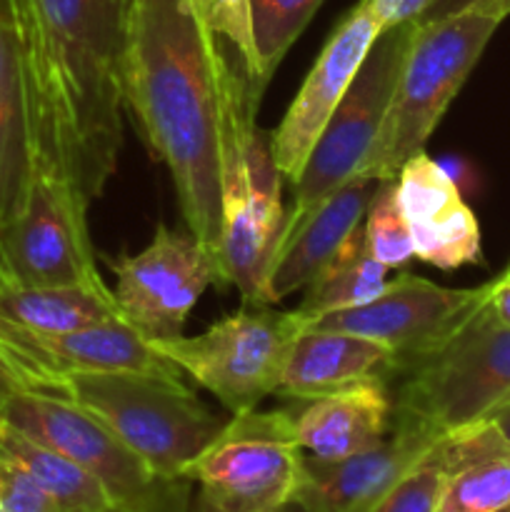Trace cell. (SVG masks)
I'll list each match as a JSON object with an SVG mask.
<instances>
[{"label": "cell", "mask_w": 510, "mask_h": 512, "mask_svg": "<svg viewBox=\"0 0 510 512\" xmlns=\"http://www.w3.org/2000/svg\"><path fill=\"white\" fill-rule=\"evenodd\" d=\"M58 393L95 415L168 483H188L183 480L185 468L230 420L215 415L183 380L70 373L60 378Z\"/></svg>", "instance_id": "5b68a950"}, {"label": "cell", "mask_w": 510, "mask_h": 512, "mask_svg": "<svg viewBox=\"0 0 510 512\" xmlns=\"http://www.w3.org/2000/svg\"><path fill=\"white\" fill-rule=\"evenodd\" d=\"M120 318L148 340L183 335L190 310L208 290L223 285L220 263L193 233L160 223L140 253L113 263Z\"/></svg>", "instance_id": "7c38bea8"}, {"label": "cell", "mask_w": 510, "mask_h": 512, "mask_svg": "<svg viewBox=\"0 0 510 512\" xmlns=\"http://www.w3.org/2000/svg\"><path fill=\"white\" fill-rule=\"evenodd\" d=\"M18 390H30L28 380H25L23 375L8 363V360L0 358V413H3L5 400H8L13 393H18Z\"/></svg>", "instance_id": "1f68e13d"}, {"label": "cell", "mask_w": 510, "mask_h": 512, "mask_svg": "<svg viewBox=\"0 0 510 512\" xmlns=\"http://www.w3.org/2000/svg\"><path fill=\"white\" fill-rule=\"evenodd\" d=\"M398 195L415 258L438 270L483 263L478 218L453 175L425 150L398 170Z\"/></svg>", "instance_id": "2e32d148"}, {"label": "cell", "mask_w": 510, "mask_h": 512, "mask_svg": "<svg viewBox=\"0 0 510 512\" xmlns=\"http://www.w3.org/2000/svg\"><path fill=\"white\" fill-rule=\"evenodd\" d=\"M278 512H310V508L305 503H300L298 498H293V500H290V503H285Z\"/></svg>", "instance_id": "e575fe53"}, {"label": "cell", "mask_w": 510, "mask_h": 512, "mask_svg": "<svg viewBox=\"0 0 510 512\" xmlns=\"http://www.w3.org/2000/svg\"><path fill=\"white\" fill-rule=\"evenodd\" d=\"M485 310L503 328H510V265L495 280L485 283Z\"/></svg>", "instance_id": "4dcf8cb0"}, {"label": "cell", "mask_w": 510, "mask_h": 512, "mask_svg": "<svg viewBox=\"0 0 510 512\" xmlns=\"http://www.w3.org/2000/svg\"><path fill=\"white\" fill-rule=\"evenodd\" d=\"M440 435L433 425L395 410L393 430L373 448L338 463L303 458L295 498L308 505L310 512H370L425 458Z\"/></svg>", "instance_id": "9a60e30c"}, {"label": "cell", "mask_w": 510, "mask_h": 512, "mask_svg": "<svg viewBox=\"0 0 510 512\" xmlns=\"http://www.w3.org/2000/svg\"><path fill=\"white\" fill-rule=\"evenodd\" d=\"M395 410L440 433L488 420L510 400V328L495 323L485 298L425 355L390 368Z\"/></svg>", "instance_id": "8992f818"}, {"label": "cell", "mask_w": 510, "mask_h": 512, "mask_svg": "<svg viewBox=\"0 0 510 512\" xmlns=\"http://www.w3.org/2000/svg\"><path fill=\"white\" fill-rule=\"evenodd\" d=\"M493 512H510V505H505V508H498V510H493Z\"/></svg>", "instance_id": "74e56055"}, {"label": "cell", "mask_w": 510, "mask_h": 512, "mask_svg": "<svg viewBox=\"0 0 510 512\" xmlns=\"http://www.w3.org/2000/svg\"><path fill=\"white\" fill-rule=\"evenodd\" d=\"M468 8H485L505 20L510 15V0H433V3H430V8L425 10L423 18H420L418 23L448 18V15H455V13H460V10H468Z\"/></svg>", "instance_id": "f546056e"}, {"label": "cell", "mask_w": 510, "mask_h": 512, "mask_svg": "<svg viewBox=\"0 0 510 512\" xmlns=\"http://www.w3.org/2000/svg\"><path fill=\"white\" fill-rule=\"evenodd\" d=\"M485 298V285L455 290L435 285L413 273H400L385 283L380 295L358 308L328 313L305 328L338 330L388 345L395 363L425 355L443 343Z\"/></svg>", "instance_id": "4fadbf2b"}, {"label": "cell", "mask_w": 510, "mask_h": 512, "mask_svg": "<svg viewBox=\"0 0 510 512\" xmlns=\"http://www.w3.org/2000/svg\"><path fill=\"white\" fill-rule=\"evenodd\" d=\"M220 55L223 43L205 25L198 0H128L123 105L153 158L168 165L188 230L218 263Z\"/></svg>", "instance_id": "7a4b0ae2"}, {"label": "cell", "mask_w": 510, "mask_h": 512, "mask_svg": "<svg viewBox=\"0 0 510 512\" xmlns=\"http://www.w3.org/2000/svg\"><path fill=\"white\" fill-rule=\"evenodd\" d=\"M500 23L503 18L485 8L413 23L383 128L358 175L398 178L405 160L423 153Z\"/></svg>", "instance_id": "277c9868"}, {"label": "cell", "mask_w": 510, "mask_h": 512, "mask_svg": "<svg viewBox=\"0 0 510 512\" xmlns=\"http://www.w3.org/2000/svg\"><path fill=\"white\" fill-rule=\"evenodd\" d=\"M200 15L210 33L235 50L238 65L253 88L263 95L265 80L263 68H260L258 40H255V18L253 3L250 0H198Z\"/></svg>", "instance_id": "4316f807"}, {"label": "cell", "mask_w": 510, "mask_h": 512, "mask_svg": "<svg viewBox=\"0 0 510 512\" xmlns=\"http://www.w3.org/2000/svg\"><path fill=\"white\" fill-rule=\"evenodd\" d=\"M260 93L228 45L218 63L220 143V268L223 283L238 288L248 308L270 305L268 278L285 235L280 175L270 135L258 128Z\"/></svg>", "instance_id": "3957f363"}, {"label": "cell", "mask_w": 510, "mask_h": 512, "mask_svg": "<svg viewBox=\"0 0 510 512\" xmlns=\"http://www.w3.org/2000/svg\"><path fill=\"white\" fill-rule=\"evenodd\" d=\"M85 215L88 208L63 180L33 173L20 213L0 225V250L10 283L25 288H103Z\"/></svg>", "instance_id": "8fae6325"}, {"label": "cell", "mask_w": 510, "mask_h": 512, "mask_svg": "<svg viewBox=\"0 0 510 512\" xmlns=\"http://www.w3.org/2000/svg\"><path fill=\"white\" fill-rule=\"evenodd\" d=\"M445 480H448V468L433 445L425 458L410 468L370 512H435Z\"/></svg>", "instance_id": "83f0119b"}, {"label": "cell", "mask_w": 510, "mask_h": 512, "mask_svg": "<svg viewBox=\"0 0 510 512\" xmlns=\"http://www.w3.org/2000/svg\"><path fill=\"white\" fill-rule=\"evenodd\" d=\"M305 323L295 310L248 308L195 338L150 340L165 360L213 393L230 415L248 413L278 393L285 363Z\"/></svg>", "instance_id": "52a82bcc"}, {"label": "cell", "mask_w": 510, "mask_h": 512, "mask_svg": "<svg viewBox=\"0 0 510 512\" xmlns=\"http://www.w3.org/2000/svg\"><path fill=\"white\" fill-rule=\"evenodd\" d=\"M190 512H218L213 508V505L208 503V500L203 498V495H195V500H193V508H190Z\"/></svg>", "instance_id": "836d02e7"}, {"label": "cell", "mask_w": 510, "mask_h": 512, "mask_svg": "<svg viewBox=\"0 0 510 512\" xmlns=\"http://www.w3.org/2000/svg\"><path fill=\"white\" fill-rule=\"evenodd\" d=\"M288 415L305 458L338 463L373 448L393 430L395 398L383 378H370L320 398L290 400Z\"/></svg>", "instance_id": "e0dca14e"}, {"label": "cell", "mask_w": 510, "mask_h": 512, "mask_svg": "<svg viewBox=\"0 0 510 512\" xmlns=\"http://www.w3.org/2000/svg\"><path fill=\"white\" fill-rule=\"evenodd\" d=\"M393 360V350L375 340L338 330L305 328L290 348L283 380L275 395L285 400H310L360 380H385Z\"/></svg>", "instance_id": "d6986e66"}, {"label": "cell", "mask_w": 510, "mask_h": 512, "mask_svg": "<svg viewBox=\"0 0 510 512\" xmlns=\"http://www.w3.org/2000/svg\"><path fill=\"white\" fill-rule=\"evenodd\" d=\"M375 183L378 180L355 175L285 233L268 278L270 305L280 303L295 290L308 288L315 275L333 260L353 230L363 223Z\"/></svg>", "instance_id": "ac0fdd59"}, {"label": "cell", "mask_w": 510, "mask_h": 512, "mask_svg": "<svg viewBox=\"0 0 510 512\" xmlns=\"http://www.w3.org/2000/svg\"><path fill=\"white\" fill-rule=\"evenodd\" d=\"M0 455L18 463L50 498L55 500L60 512H115L120 510L113 503L108 490L98 478L75 465L65 455L35 443L0 420Z\"/></svg>", "instance_id": "603a6c76"}, {"label": "cell", "mask_w": 510, "mask_h": 512, "mask_svg": "<svg viewBox=\"0 0 510 512\" xmlns=\"http://www.w3.org/2000/svg\"><path fill=\"white\" fill-rule=\"evenodd\" d=\"M433 0H368L375 20L380 25V33L398 25L418 23Z\"/></svg>", "instance_id": "f1b7e54d"}, {"label": "cell", "mask_w": 510, "mask_h": 512, "mask_svg": "<svg viewBox=\"0 0 510 512\" xmlns=\"http://www.w3.org/2000/svg\"><path fill=\"white\" fill-rule=\"evenodd\" d=\"M0 358H5V353H3V348H0ZM5 360H8V358H5ZM8 363H10V360H8ZM10 365H13V363H10ZM13 368H15V365H13ZM30 390H33V388H30Z\"/></svg>", "instance_id": "f35d334b"}, {"label": "cell", "mask_w": 510, "mask_h": 512, "mask_svg": "<svg viewBox=\"0 0 510 512\" xmlns=\"http://www.w3.org/2000/svg\"><path fill=\"white\" fill-rule=\"evenodd\" d=\"M0 420L88 470L120 510L175 512L178 493L190 485L158 478L113 430L60 393L18 390L5 400Z\"/></svg>", "instance_id": "ba28073f"}, {"label": "cell", "mask_w": 510, "mask_h": 512, "mask_svg": "<svg viewBox=\"0 0 510 512\" xmlns=\"http://www.w3.org/2000/svg\"><path fill=\"white\" fill-rule=\"evenodd\" d=\"M115 512H130V510H115Z\"/></svg>", "instance_id": "ab89813d"}, {"label": "cell", "mask_w": 510, "mask_h": 512, "mask_svg": "<svg viewBox=\"0 0 510 512\" xmlns=\"http://www.w3.org/2000/svg\"><path fill=\"white\" fill-rule=\"evenodd\" d=\"M410 33H413V23L383 30L375 38L353 83L348 85L338 108L330 115L298 178L293 180L295 200L285 218V233L308 218L335 188L360 173L383 128L385 113L393 100L400 68H403Z\"/></svg>", "instance_id": "30bf717a"}, {"label": "cell", "mask_w": 510, "mask_h": 512, "mask_svg": "<svg viewBox=\"0 0 510 512\" xmlns=\"http://www.w3.org/2000/svg\"><path fill=\"white\" fill-rule=\"evenodd\" d=\"M255 18V40H258L263 80L273 78L275 68L290 45L300 38L323 0H250Z\"/></svg>", "instance_id": "d4e9b609"}, {"label": "cell", "mask_w": 510, "mask_h": 512, "mask_svg": "<svg viewBox=\"0 0 510 512\" xmlns=\"http://www.w3.org/2000/svg\"><path fill=\"white\" fill-rule=\"evenodd\" d=\"M118 318V303L108 285H0V325L30 335H65Z\"/></svg>", "instance_id": "7402d4cb"}, {"label": "cell", "mask_w": 510, "mask_h": 512, "mask_svg": "<svg viewBox=\"0 0 510 512\" xmlns=\"http://www.w3.org/2000/svg\"><path fill=\"white\" fill-rule=\"evenodd\" d=\"M288 408L230 415L223 433L185 468L183 480L218 512H278L303 475Z\"/></svg>", "instance_id": "9c48e42d"}, {"label": "cell", "mask_w": 510, "mask_h": 512, "mask_svg": "<svg viewBox=\"0 0 510 512\" xmlns=\"http://www.w3.org/2000/svg\"><path fill=\"white\" fill-rule=\"evenodd\" d=\"M378 35L380 25L368 0H360L333 30L305 83L300 85L298 95L290 103L285 118L270 133L275 165L290 183L298 178L310 150L318 143L320 133L338 108L348 85L353 83L355 73Z\"/></svg>", "instance_id": "5bb4252c"}, {"label": "cell", "mask_w": 510, "mask_h": 512, "mask_svg": "<svg viewBox=\"0 0 510 512\" xmlns=\"http://www.w3.org/2000/svg\"><path fill=\"white\" fill-rule=\"evenodd\" d=\"M20 50L33 173L63 180L85 208L118 168L128 0H8Z\"/></svg>", "instance_id": "6da1fadb"}, {"label": "cell", "mask_w": 510, "mask_h": 512, "mask_svg": "<svg viewBox=\"0 0 510 512\" xmlns=\"http://www.w3.org/2000/svg\"><path fill=\"white\" fill-rule=\"evenodd\" d=\"M365 243L375 260L385 268H398L413 258V240H410L408 220L400 208L398 178L378 180L373 195L365 208Z\"/></svg>", "instance_id": "484cf974"}, {"label": "cell", "mask_w": 510, "mask_h": 512, "mask_svg": "<svg viewBox=\"0 0 510 512\" xmlns=\"http://www.w3.org/2000/svg\"><path fill=\"white\" fill-rule=\"evenodd\" d=\"M33 180V133L18 38L10 15L0 13V225L13 220Z\"/></svg>", "instance_id": "44dd1931"}, {"label": "cell", "mask_w": 510, "mask_h": 512, "mask_svg": "<svg viewBox=\"0 0 510 512\" xmlns=\"http://www.w3.org/2000/svg\"><path fill=\"white\" fill-rule=\"evenodd\" d=\"M488 420H493V423L500 428V433L510 440V400L505 405H500L495 413H490Z\"/></svg>", "instance_id": "d6a6232c"}, {"label": "cell", "mask_w": 510, "mask_h": 512, "mask_svg": "<svg viewBox=\"0 0 510 512\" xmlns=\"http://www.w3.org/2000/svg\"><path fill=\"white\" fill-rule=\"evenodd\" d=\"M8 283H10V275H8V268H5L3 250H0V285H8Z\"/></svg>", "instance_id": "d590c367"}, {"label": "cell", "mask_w": 510, "mask_h": 512, "mask_svg": "<svg viewBox=\"0 0 510 512\" xmlns=\"http://www.w3.org/2000/svg\"><path fill=\"white\" fill-rule=\"evenodd\" d=\"M388 270L390 268H385L370 253L363 225H358L353 235L343 243V248L333 255V260L305 288V295L295 313L308 325L328 313H340V310L370 303L388 283V278H385Z\"/></svg>", "instance_id": "cb8c5ba5"}, {"label": "cell", "mask_w": 510, "mask_h": 512, "mask_svg": "<svg viewBox=\"0 0 510 512\" xmlns=\"http://www.w3.org/2000/svg\"><path fill=\"white\" fill-rule=\"evenodd\" d=\"M0 13H3V15H10V5H8V0H0Z\"/></svg>", "instance_id": "8d00e7d4"}, {"label": "cell", "mask_w": 510, "mask_h": 512, "mask_svg": "<svg viewBox=\"0 0 510 512\" xmlns=\"http://www.w3.org/2000/svg\"><path fill=\"white\" fill-rule=\"evenodd\" d=\"M435 450L448 468L435 512H493L510 505V440L493 420L443 433Z\"/></svg>", "instance_id": "ffe728a7"}]
</instances>
